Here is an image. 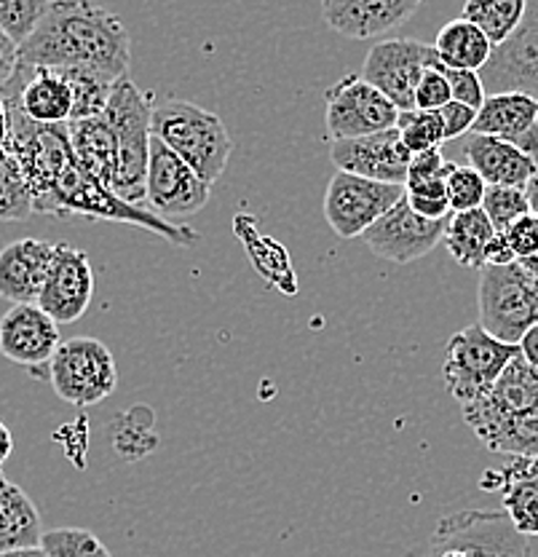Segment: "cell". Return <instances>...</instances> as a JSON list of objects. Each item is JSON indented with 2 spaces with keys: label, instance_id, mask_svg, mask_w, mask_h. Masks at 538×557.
Returning <instances> with one entry per match:
<instances>
[{
  "label": "cell",
  "instance_id": "obj_1",
  "mask_svg": "<svg viewBox=\"0 0 538 557\" xmlns=\"http://www.w3.org/2000/svg\"><path fill=\"white\" fill-rule=\"evenodd\" d=\"M132 40L124 22L108 9L84 0H57L38 30L20 49V67L89 75L102 84L126 78Z\"/></svg>",
  "mask_w": 538,
  "mask_h": 557
},
{
  "label": "cell",
  "instance_id": "obj_2",
  "mask_svg": "<svg viewBox=\"0 0 538 557\" xmlns=\"http://www.w3.org/2000/svg\"><path fill=\"white\" fill-rule=\"evenodd\" d=\"M40 212L57 214V218H89V220H110V223H126L140 225L150 234L161 236V239L172 242L175 247H193L199 242V234L188 225L170 223V220L159 218L155 212L145 207H135L115 196L113 188L91 177L78 161H71L65 174L57 183L54 194L46 199Z\"/></svg>",
  "mask_w": 538,
  "mask_h": 557
},
{
  "label": "cell",
  "instance_id": "obj_3",
  "mask_svg": "<svg viewBox=\"0 0 538 557\" xmlns=\"http://www.w3.org/2000/svg\"><path fill=\"white\" fill-rule=\"evenodd\" d=\"M153 95L142 91L135 81L121 78L110 91L105 119L115 135L118 148V172H115L113 190L129 205H148L150 143H153Z\"/></svg>",
  "mask_w": 538,
  "mask_h": 557
},
{
  "label": "cell",
  "instance_id": "obj_4",
  "mask_svg": "<svg viewBox=\"0 0 538 557\" xmlns=\"http://www.w3.org/2000/svg\"><path fill=\"white\" fill-rule=\"evenodd\" d=\"M153 137L161 139L210 185L228 166L230 135L223 119L188 100H164L155 104Z\"/></svg>",
  "mask_w": 538,
  "mask_h": 557
},
{
  "label": "cell",
  "instance_id": "obj_5",
  "mask_svg": "<svg viewBox=\"0 0 538 557\" xmlns=\"http://www.w3.org/2000/svg\"><path fill=\"white\" fill-rule=\"evenodd\" d=\"M479 327L496 341L517 346L538 324V282L520 263L485 265L477 284Z\"/></svg>",
  "mask_w": 538,
  "mask_h": 557
},
{
  "label": "cell",
  "instance_id": "obj_6",
  "mask_svg": "<svg viewBox=\"0 0 538 557\" xmlns=\"http://www.w3.org/2000/svg\"><path fill=\"white\" fill-rule=\"evenodd\" d=\"M9 159L20 170L22 180L30 188L33 201H36V212H40V207L54 194L57 183H60V177L75 159L71 135H67V124H33L30 119H25L20 113V108L14 102H9Z\"/></svg>",
  "mask_w": 538,
  "mask_h": 557
},
{
  "label": "cell",
  "instance_id": "obj_7",
  "mask_svg": "<svg viewBox=\"0 0 538 557\" xmlns=\"http://www.w3.org/2000/svg\"><path fill=\"white\" fill-rule=\"evenodd\" d=\"M517 354V346L501 344L479 324L459 330L455 335H450L448 346H445V388L459 403V408L474 405L496 386V381L501 379L503 370Z\"/></svg>",
  "mask_w": 538,
  "mask_h": 557
},
{
  "label": "cell",
  "instance_id": "obj_8",
  "mask_svg": "<svg viewBox=\"0 0 538 557\" xmlns=\"http://www.w3.org/2000/svg\"><path fill=\"white\" fill-rule=\"evenodd\" d=\"M49 381L57 397L73 408H91L118 386V368L110 348L97 338L62 341L49 362Z\"/></svg>",
  "mask_w": 538,
  "mask_h": 557
},
{
  "label": "cell",
  "instance_id": "obj_9",
  "mask_svg": "<svg viewBox=\"0 0 538 557\" xmlns=\"http://www.w3.org/2000/svg\"><path fill=\"white\" fill-rule=\"evenodd\" d=\"M453 549L466 557H530V544L503 509H464L439 520L431 553Z\"/></svg>",
  "mask_w": 538,
  "mask_h": 557
},
{
  "label": "cell",
  "instance_id": "obj_10",
  "mask_svg": "<svg viewBox=\"0 0 538 557\" xmlns=\"http://www.w3.org/2000/svg\"><path fill=\"white\" fill-rule=\"evenodd\" d=\"M442 65L434 46L410 38H389L375 44L364 60L362 78L378 89L399 113L415 108V91L426 70Z\"/></svg>",
  "mask_w": 538,
  "mask_h": 557
},
{
  "label": "cell",
  "instance_id": "obj_11",
  "mask_svg": "<svg viewBox=\"0 0 538 557\" xmlns=\"http://www.w3.org/2000/svg\"><path fill=\"white\" fill-rule=\"evenodd\" d=\"M404 199L399 185L375 183L356 174L335 172L324 194V218L340 239L364 236L391 207Z\"/></svg>",
  "mask_w": 538,
  "mask_h": 557
},
{
  "label": "cell",
  "instance_id": "obj_12",
  "mask_svg": "<svg viewBox=\"0 0 538 557\" xmlns=\"http://www.w3.org/2000/svg\"><path fill=\"white\" fill-rule=\"evenodd\" d=\"M327 132L333 143L397 129L399 110L362 75H343L327 89Z\"/></svg>",
  "mask_w": 538,
  "mask_h": 557
},
{
  "label": "cell",
  "instance_id": "obj_13",
  "mask_svg": "<svg viewBox=\"0 0 538 557\" xmlns=\"http://www.w3.org/2000/svg\"><path fill=\"white\" fill-rule=\"evenodd\" d=\"M212 185L201 180L190 170L177 153H172L161 139L153 137L150 143V164H148V199L150 212L175 223L177 218H188L210 201Z\"/></svg>",
  "mask_w": 538,
  "mask_h": 557
},
{
  "label": "cell",
  "instance_id": "obj_14",
  "mask_svg": "<svg viewBox=\"0 0 538 557\" xmlns=\"http://www.w3.org/2000/svg\"><path fill=\"white\" fill-rule=\"evenodd\" d=\"M485 95H525L538 102V0L525 5L523 22L506 44L496 46L479 70Z\"/></svg>",
  "mask_w": 538,
  "mask_h": 557
},
{
  "label": "cell",
  "instance_id": "obj_15",
  "mask_svg": "<svg viewBox=\"0 0 538 557\" xmlns=\"http://www.w3.org/2000/svg\"><path fill=\"white\" fill-rule=\"evenodd\" d=\"M448 220H426L413 212L408 199L391 207L367 234L362 236L364 244L373 249L378 258L391 260V263H413V260L429 255L439 242H445Z\"/></svg>",
  "mask_w": 538,
  "mask_h": 557
},
{
  "label": "cell",
  "instance_id": "obj_16",
  "mask_svg": "<svg viewBox=\"0 0 538 557\" xmlns=\"http://www.w3.org/2000/svg\"><path fill=\"white\" fill-rule=\"evenodd\" d=\"M95 298V269L89 255L71 244H54V263L43 284L38 306L57 324H73L89 311Z\"/></svg>",
  "mask_w": 538,
  "mask_h": 557
},
{
  "label": "cell",
  "instance_id": "obj_17",
  "mask_svg": "<svg viewBox=\"0 0 538 557\" xmlns=\"http://www.w3.org/2000/svg\"><path fill=\"white\" fill-rule=\"evenodd\" d=\"M329 159L338 166V172L404 188L413 153L402 145L399 132L389 129L370 137L338 139V143H333Z\"/></svg>",
  "mask_w": 538,
  "mask_h": 557
},
{
  "label": "cell",
  "instance_id": "obj_18",
  "mask_svg": "<svg viewBox=\"0 0 538 557\" xmlns=\"http://www.w3.org/2000/svg\"><path fill=\"white\" fill-rule=\"evenodd\" d=\"M62 346L60 324L38 304L11 306L0 319V354L27 370L49 368L51 357Z\"/></svg>",
  "mask_w": 538,
  "mask_h": 557
},
{
  "label": "cell",
  "instance_id": "obj_19",
  "mask_svg": "<svg viewBox=\"0 0 538 557\" xmlns=\"http://www.w3.org/2000/svg\"><path fill=\"white\" fill-rule=\"evenodd\" d=\"M0 95L20 108L33 124L62 126L73 119V86L71 81L54 70H16L14 81Z\"/></svg>",
  "mask_w": 538,
  "mask_h": 557
},
{
  "label": "cell",
  "instance_id": "obj_20",
  "mask_svg": "<svg viewBox=\"0 0 538 557\" xmlns=\"http://www.w3.org/2000/svg\"><path fill=\"white\" fill-rule=\"evenodd\" d=\"M418 9V0H324L322 3L324 22L351 40H373L397 30Z\"/></svg>",
  "mask_w": 538,
  "mask_h": 557
},
{
  "label": "cell",
  "instance_id": "obj_21",
  "mask_svg": "<svg viewBox=\"0 0 538 557\" xmlns=\"http://www.w3.org/2000/svg\"><path fill=\"white\" fill-rule=\"evenodd\" d=\"M54 263V244L20 239L0 249V298L14 306L38 304Z\"/></svg>",
  "mask_w": 538,
  "mask_h": 557
},
{
  "label": "cell",
  "instance_id": "obj_22",
  "mask_svg": "<svg viewBox=\"0 0 538 557\" xmlns=\"http://www.w3.org/2000/svg\"><path fill=\"white\" fill-rule=\"evenodd\" d=\"M472 135L512 143L538 161V102L525 95H490L479 108Z\"/></svg>",
  "mask_w": 538,
  "mask_h": 557
},
{
  "label": "cell",
  "instance_id": "obj_23",
  "mask_svg": "<svg viewBox=\"0 0 538 557\" xmlns=\"http://www.w3.org/2000/svg\"><path fill=\"white\" fill-rule=\"evenodd\" d=\"M464 156L474 172L488 185L503 188H525L536 174V161L512 143L496 137L468 135L464 143Z\"/></svg>",
  "mask_w": 538,
  "mask_h": 557
},
{
  "label": "cell",
  "instance_id": "obj_24",
  "mask_svg": "<svg viewBox=\"0 0 538 557\" xmlns=\"http://www.w3.org/2000/svg\"><path fill=\"white\" fill-rule=\"evenodd\" d=\"M490 453L512 458H538V399L509 413L477 418L466 423Z\"/></svg>",
  "mask_w": 538,
  "mask_h": 557
},
{
  "label": "cell",
  "instance_id": "obj_25",
  "mask_svg": "<svg viewBox=\"0 0 538 557\" xmlns=\"http://www.w3.org/2000/svg\"><path fill=\"white\" fill-rule=\"evenodd\" d=\"M496 483L501 487V504L512 525L525 539L538 536V458H512Z\"/></svg>",
  "mask_w": 538,
  "mask_h": 557
},
{
  "label": "cell",
  "instance_id": "obj_26",
  "mask_svg": "<svg viewBox=\"0 0 538 557\" xmlns=\"http://www.w3.org/2000/svg\"><path fill=\"white\" fill-rule=\"evenodd\" d=\"M71 135L73 156L91 177L113 188L115 172H118V148H115V135L110 129L105 115L86 121H71L67 124Z\"/></svg>",
  "mask_w": 538,
  "mask_h": 557
},
{
  "label": "cell",
  "instance_id": "obj_27",
  "mask_svg": "<svg viewBox=\"0 0 538 557\" xmlns=\"http://www.w3.org/2000/svg\"><path fill=\"white\" fill-rule=\"evenodd\" d=\"M43 533L36 504L0 472V553L40 547Z\"/></svg>",
  "mask_w": 538,
  "mask_h": 557
},
{
  "label": "cell",
  "instance_id": "obj_28",
  "mask_svg": "<svg viewBox=\"0 0 538 557\" xmlns=\"http://www.w3.org/2000/svg\"><path fill=\"white\" fill-rule=\"evenodd\" d=\"M496 46L485 38L479 27L466 22L464 16L448 22L434 40V51H437L439 62L448 70H472L479 73L493 57Z\"/></svg>",
  "mask_w": 538,
  "mask_h": 557
},
{
  "label": "cell",
  "instance_id": "obj_29",
  "mask_svg": "<svg viewBox=\"0 0 538 557\" xmlns=\"http://www.w3.org/2000/svg\"><path fill=\"white\" fill-rule=\"evenodd\" d=\"M496 236V228L490 225L488 214L483 207L472 209V212L450 214L448 231H445V247H448L450 258L464 269H485V249L490 239Z\"/></svg>",
  "mask_w": 538,
  "mask_h": 557
},
{
  "label": "cell",
  "instance_id": "obj_30",
  "mask_svg": "<svg viewBox=\"0 0 538 557\" xmlns=\"http://www.w3.org/2000/svg\"><path fill=\"white\" fill-rule=\"evenodd\" d=\"M525 5V0H468L461 16L479 27L490 44L501 46L523 22Z\"/></svg>",
  "mask_w": 538,
  "mask_h": 557
},
{
  "label": "cell",
  "instance_id": "obj_31",
  "mask_svg": "<svg viewBox=\"0 0 538 557\" xmlns=\"http://www.w3.org/2000/svg\"><path fill=\"white\" fill-rule=\"evenodd\" d=\"M399 139L410 153H426V150H439L445 143V124L439 110H404L397 121Z\"/></svg>",
  "mask_w": 538,
  "mask_h": 557
},
{
  "label": "cell",
  "instance_id": "obj_32",
  "mask_svg": "<svg viewBox=\"0 0 538 557\" xmlns=\"http://www.w3.org/2000/svg\"><path fill=\"white\" fill-rule=\"evenodd\" d=\"M46 557H113L105 544L86 528H54L40 539Z\"/></svg>",
  "mask_w": 538,
  "mask_h": 557
},
{
  "label": "cell",
  "instance_id": "obj_33",
  "mask_svg": "<svg viewBox=\"0 0 538 557\" xmlns=\"http://www.w3.org/2000/svg\"><path fill=\"white\" fill-rule=\"evenodd\" d=\"M33 212H36V201H33L30 188L14 161L9 159L0 164V223H22L33 218Z\"/></svg>",
  "mask_w": 538,
  "mask_h": 557
},
{
  "label": "cell",
  "instance_id": "obj_34",
  "mask_svg": "<svg viewBox=\"0 0 538 557\" xmlns=\"http://www.w3.org/2000/svg\"><path fill=\"white\" fill-rule=\"evenodd\" d=\"M483 212L488 214L496 234H506L520 218L530 214L525 188H503V185H488L483 199Z\"/></svg>",
  "mask_w": 538,
  "mask_h": 557
},
{
  "label": "cell",
  "instance_id": "obj_35",
  "mask_svg": "<svg viewBox=\"0 0 538 557\" xmlns=\"http://www.w3.org/2000/svg\"><path fill=\"white\" fill-rule=\"evenodd\" d=\"M49 11L46 0H0V30L16 46H25Z\"/></svg>",
  "mask_w": 538,
  "mask_h": 557
},
{
  "label": "cell",
  "instance_id": "obj_36",
  "mask_svg": "<svg viewBox=\"0 0 538 557\" xmlns=\"http://www.w3.org/2000/svg\"><path fill=\"white\" fill-rule=\"evenodd\" d=\"M448 185V199H450V209L453 214L459 212H472V209L483 207L485 190H488V183L479 177V172H474L472 166H453V172L448 174L445 180Z\"/></svg>",
  "mask_w": 538,
  "mask_h": 557
},
{
  "label": "cell",
  "instance_id": "obj_37",
  "mask_svg": "<svg viewBox=\"0 0 538 557\" xmlns=\"http://www.w3.org/2000/svg\"><path fill=\"white\" fill-rule=\"evenodd\" d=\"M404 199L413 207L415 214L426 220H448L450 218V199L448 185L445 180H434V183H421L413 188H404Z\"/></svg>",
  "mask_w": 538,
  "mask_h": 557
},
{
  "label": "cell",
  "instance_id": "obj_38",
  "mask_svg": "<svg viewBox=\"0 0 538 557\" xmlns=\"http://www.w3.org/2000/svg\"><path fill=\"white\" fill-rule=\"evenodd\" d=\"M442 73L450 84L453 102H461L474 110L483 108L485 100H488V95H485V86H483V78H479V73H472V70H448V67H442Z\"/></svg>",
  "mask_w": 538,
  "mask_h": 557
},
{
  "label": "cell",
  "instance_id": "obj_39",
  "mask_svg": "<svg viewBox=\"0 0 538 557\" xmlns=\"http://www.w3.org/2000/svg\"><path fill=\"white\" fill-rule=\"evenodd\" d=\"M448 102H453V95H450V84L448 78H445L442 65L429 67L424 78H421L418 91H415V108L442 110Z\"/></svg>",
  "mask_w": 538,
  "mask_h": 557
},
{
  "label": "cell",
  "instance_id": "obj_40",
  "mask_svg": "<svg viewBox=\"0 0 538 557\" xmlns=\"http://www.w3.org/2000/svg\"><path fill=\"white\" fill-rule=\"evenodd\" d=\"M455 164L442 159V150H426V153H415L410 161L408 170V185L404 188H413L421 183H434V180H448V174L453 172Z\"/></svg>",
  "mask_w": 538,
  "mask_h": 557
},
{
  "label": "cell",
  "instance_id": "obj_41",
  "mask_svg": "<svg viewBox=\"0 0 538 557\" xmlns=\"http://www.w3.org/2000/svg\"><path fill=\"white\" fill-rule=\"evenodd\" d=\"M503 236H506L514 258L517 260L534 258V255H538V214L530 212L525 214V218H520Z\"/></svg>",
  "mask_w": 538,
  "mask_h": 557
},
{
  "label": "cell",
  "instance_id": "obj_42",
  "mask_svg": "<svg viewBox=\"0 0 538 557\" xmlns=\"http://www.w3.org/2000/svg\"><path fill=\"white\" fill-rule=\"evenodd\" d=\"M477 113L479 110L466 108V104H461V102L445 104V108L439 110V115H442V124H445V139L466 137L468 132L474 129V124H477Z\"/></svg>",
  "mask_w": 538,
  "mask_h": 557
},
{
  "label": "cell",
  "instance_id": "obj_43",
  "mask_svg": "<svg viewBox=\"0 0 538 557\" xmlns=\"http://www.w3.org/2000/svg\"><path fill=\"white\" fill-rule=\"evenodd\" d=\"M16 70H20V46L0 30V91L14 81Z\"/></svg>",
  "mask_w": 538,
  "mask_h": 557
},
{
  "label": "cell",
  "instance_id": "obj_44",
  "mask_svg": "<svg viewBox=\"0 0 538 557\" xmlns=\"http://www.w3.org/2000/svg\"><path fill=\"white\" fill-rule=\"evenodd\" d=\"M512 263H517V258H514L506 236L496 234L493 239H490L488 249H485V265H496V269H499V265H512Z\"/></svg>",
  "mask_w": 538,
  "mask_h": 557
},
{
  "label": "cell",
  "instance_id": "obj_45",
  "mask_svg": "<svg viewBox=\"0 0 538 557\" xmlns=\"http://www.w3.org/2000/svg\"><path fill=\"white\" fill-rule=\"evenodd\" d=\"M517 348H520V354H523L525 362H528L530 368L538 373V324L523 335V341H520Z\"/></svg>",
  "mask_w": 538,
  "mask_h": 557
},
{
  "label": "cell",
  "instance_id": "obj_46",
  "mask_svg": "<svg viewBox=\"0 0 538 557\" xmlns=\"http://www.w3.org/2000/svg\"><path fill=\"white\" fill-rule=\"evenodd\" d=\"M9 132H11V119H9V102L0 95V164L9 161Z\"/></svg>",
  "mask_w": 538,
  "mask_h": 557
},
{
  "label": "cell",
  "instance_id": "obj_47",
  "mask_svg": "<svg viewBox=\"0 0 538 557\" xmlns=\"http://www.w3.org/2000/svg\"><path fill=\"white\" fill-rule=\"evenodd\" d=\"M11 450H14V437H11L9 426H5V423L0 421V467H3L5 458L11 456Z\"/></svg>",
  "mask_w": 538,
  "mask_h": 557
},
{
  "label": "cell",
  "instance_id": "obj_48",
  "mask_svg": "<svg viewBox=\"0 0 538 557\" xmlns=\"http://www.w3.org/2000/svg\"><path fill=\"white\" fill-rule=\"evenodd\" d=\"M525 196H528L530 212L538 214V161H536V174L530 177V183L525 185Z\"/></svg>",
  "mask_w": 538,
  "mask_h": 557
},
{
  "label": "cell",
  "instance_id": "obj_49",
  "mask_svg": "<svg viewBox=\"0 0 538 557\" xmlns=\"http://www.w3.org/2000/svg\"><path fill=\"white\" fill-rule=\"evenodd\" d=\"M0 557H46V553L40 547H33V549H14V553H0Z\"/></svg>",
  "mask_w": 538,
  "mask_h": 557
},
{
  "label": "cell",
  "instance_id": "obj_50",
  "mask_svg": "<svg viewBox=\"0 0 538 557\" xmlns=\"http://www.w3.org/2000/svg\"><path fill=\"white\" fill-rule=\"evenodd\" d=\"M517 263L523 265V269L538 282V255H534V258H528V260H517Z\"/></svg>",
  "mask_w": 538,
  "mask_h": 557
}]
</instances>
